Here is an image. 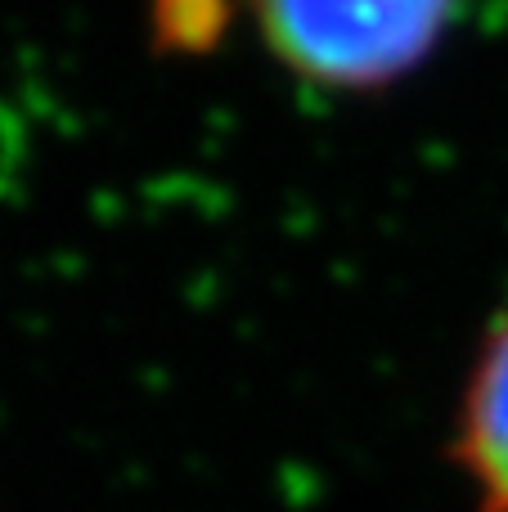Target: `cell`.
Instances as JSON below:
<instances>
[{"instance_id": "obj_1", "label": "cell", "mask_w": 508, "mask_h": 512, "mask_svg": "<svg viewBox=\"0 0 508 512\" xmlns=\"http://www.w3.org/2000/svg\"><path fill=\"white\" fill-rule=\"evenodd\" d=\"M270 54L315 90L374 95L441 50L459 0H252Z\"/></svg>"}, {"instance_id": "obj_2", "label": "cell", "mask_w": 508, "mask_h": 512, "mask_svg": "<svg viewBox=\"0 0 508 512\" xmlns=\"http://www.w3.org/2000/svg\"><path fill=\"white\" fill-rule=\"evenodd\" d=\"M455 463L482 512H508V306L491 319L455 414Z\"/></svg>"}]
</instances>
